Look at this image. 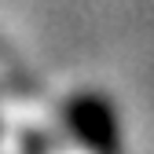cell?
<instances>
[{
	"label": "cell",
	"mask_w": 154,
	"mask_h": 154,
	"mask_svg": "<svg viewBox=\"0 0 154 154\" xmlns=\"http://www.w3.org/2000/svg\"><path fill=\"white\" fill-rule=\"evenodd\" d=\"M70 125L77 128V136L88 140L99 154H114V147H118V128H114L110 110L99 99H92V95L73 99L70 103Z\"/></svg>",
	"instance_id": "obj_1"
}]
</instances>
